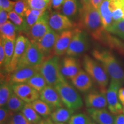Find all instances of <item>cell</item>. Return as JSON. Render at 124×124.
Masks as SVG:
<instances>
[{"instance_id":"obj_1","label":"cell","mask_w":124,"mask_h":124,"mask_svg":"<svg viewBox=\"0 0 124 124\" xmlns=\"http://www.w3.org/2000/svg\"><path fill=\"white\" fill-rule=\"evenodd\" d=\"M81 22L83 27L94 39L104 44L108 32L102 23L99 10L91 5L89 7L82 8Z\"/></svg>"},{"instance_id":"obj_2","label":"cell","mask_w":124,"mask_h":124,"mask_svg":"<svg viewBox=\"0 0 124 124\" xmlns=\"http://www.w3.org/2000/svg\"><path fill=\"white\" fill-rule=\"evenodd\" d=\"M92 55L103 66L111 80L120 83L121 86L124 85V69L110 51L107 49H94Z\"/></svg>"},{"instance_id":"obj_3","label":"cell","mask_w":124,"mask_h":124,"mask_svg":"<svg viewBox=\"0 0 124 124\" xmlns=\"http://www.w3.org/2000/svg\"><path fill=\"white\" fill-rule=\"evenodd\" d=\"M54 87L58 91L63 104L67 108L75 111L83 106V102L80 94L67 81L66 78L60 80Z\"/></svg>"},{"instance_id":"obj_4","label":"cell","mask_w":124,"mask_h":124,"mask_svg":"<svg viewBox=\"0 0 124 124\" xmlns=\"http://www.w3.org/2000/svg\"><path fill=\"white\" fill-rule=\"evenodd\" d=\"M83 66L85 71L99 86L100 90L106 93L108 84V74L100 62L90 56L85 55L83 59Z\"/></svg>"},{"instance_id":"obj_5","label":"cell","mask_w":124,"mask_h":124,"mask_svg":"<svg viewBox=\"0 0 124 124\" xmlns=\"http://www.w3.org/2000/svg\"><path fill=\"white\" fill-rule=\"evenodd\" d=\"M39 71L44 78L47 84L54 87L65 78L61 72L59 58L57 56L45 59L40 66Z\"/></svg>"},{"instance_id":"obj_6","label":"cell","mask_w":124,"mask_h":124,"mask_svg":"<svg viewBox=\"0 0 124 124\" xmlns=\"http://www.w3.org/2000/svg\"><path fill=\"white\" fill-rule=\"evenodd\" d=\"M44 60V55L39 48L36 43L29 41L27 49L18 63L17 69L28 67H39Z\"/></svg>"},{"instance_id":"obj_7","label":"cell","mask_w":124,"mask_h":124,"mask_svg":"<svg viewBox=\"0 0 124 124\" xmlns=\"http://www.w3.org/2000/svg\"><path fill=\"white\" fill-rule=\"evenodd\" d=\"M70 44L66 52L68 56L77 57L82 55L89 48V40L86 33L79 29H75Z\"/></svg>"},{"instance_id":"obj_8","label":"cell","mask_w":124,"mask_h":124,"mask_svg":"<svg viewBox=\"0 0 124 124\" xmlns=\"http://www.w3.org/2000/svg\"><path fill=\"white\" fill-rule=\"evenodd\" d=\"M121 86L120 83L111 80L108 88L106 90V100L109 111L114 115H118L123 113L122 108L118 97V91Z\"/></svg>"},{"instance_id":"obj_9","label":"cell","mask_w":124,"mask_h":124,"mask_svg":"<svg viewBox=\"0 0 124 124\" xmlns=\"http://www.w3.org/2000/svg\"><path fill=\"white\" fill-rule=\"evenodd\" d=\"M49 15L48 12H45L27 33V38L31 42H38L50 29L48 24Z\"/></svg>"},{"instance_id":"obj_10","label":"cell","mask_w":124,"mask_h":124,"mask_svg":"<svg viewBox=\"0 0 124 124\" xmlns=\"http://www.w3.org/2000/svg\"><path fill=\"white\" fill-rule=\"evenodd\" d=\"M29 41L27 37L23 35H20L17 38L13 58L10 65L5 71L7 74H12L17 69L18 63L27 49Z\"/></svg>"},{"instance_id":"obj_11","label":"cell","mask_w":124,"mask_h":124,"mask_svg":"<svg viewBox=\"0 0 124 124\" xmlns=\"http://www.w3.org/2000/svg\"><path fill=\"white\" fill-rule=\"evenodd\" d=\"M56 32L51 29L36 43L39 48L44 55L45 59L51 57L54 53L56 42L59 36Z\"/></svg>"},{"instance_id":"obj_12","label":"cell","mask_w":124,"mask_h":124,"mask_svg":"<svg viewBox=\"0 0 124 124\" xmlns=\"http://www.w3.org/2000/svg\"><path fill=\"white\" fill-rule=\"evenodd\" d=\"M48 24L50 28L55 32L70 30L74 26L70 18L58 12H52L49 14Z\"/></svg>"},{"instance_id":"obj_13","label":"cell","mask_w":124,"mask_h":124,"mask_svg":"<svg viewBox=\"0 0 124 124\" xmlns=\"http://www.w3.org/2000/svg\"><path fill=\"white\" fill-rule=\"evenodd\" d=\"M13 93L26 103H31L40 98V93L27 84L12 85Z\"/></svg>"},{"instance_id":"obj_14","label":"cell","mask_w":124,"mask_h":124,"mask_svg":"<svg viewBox=\"0 0 124 124\" xmlns=\"http://www.w3.org/2000/svg\"><path fill=\"white\" fill-rule=\"evenodd\" d=\"M39 67H28L17 69L9 76L8 80L12 85L27 83L31 78L39 72Z\"/></svg>"},{"instance_id":"obj_15","label":"cell","mask_w":124,"mask_h":124,"mask_svg":"<svg viewBox=\"0 0 124 124\" xmlns=\"http://www.w3.org/2000/svg\"><path fill=\"white\" fill-rule=\"evenodd\" d=\"M88 115L97 124H115L116 116L105 108H88Z\"/></svg>"},{"instance_id":"obj_16","label":"cell","mask_w":124,"mask_h":124,"mask_svg":"<svg viewBox=\"0 0 124 124\" xmlns=\"http://www.w3.org/2000/svg\"><path fill=\"white\" fill-rule=\"evenodd\" d=\"M40 98L47 103L53 110L62 107L63 105L55 88L48 85L40 93Z\"/></svg>"},{"instance_id":"obj_17","label":"cell","mask_w":124,"mask_h":124,"mask_svg":"<svg viewBox=\"0 0 124 124\" xmlns=\"http://www.w3.org/2000/svg\"><path fill=\"white\" fill-rule=\"evenodd\" d=\"M61 72L66 78L71 79L81 70L79 61L75 57L67 56L63 59L60 64Z\"/></svg>"},{"instance_id":"obj_18","label":"cell","mask_w":124,"mask_h":124,"mask_svg":"<svg viewBox=\"0 0 124 124\" xmlns=\"http://www.w3.org/2000/svg\"><path fill=\"white\" fill-rule=\"evenodd\" d=\"M106 93L102 91H91L86 94L85 102L87 108H102L108 106Z\"/></svg>"},{"instance_id":"obj_19","label":"cell","mask_w":124,"mask_h":124,"mask_svg":"<svg viewBox=\"0 0 124 124\" xmlns=\"http://www.w3.org/2000/svg\"><path fill=\"white\" fill-rule=\"evenodd\" d=\"M75 30H67L62 32L56 42L54 54L57 56H61L66 54L72 40Z\"/></svg>"},{"instance_id":"obj_20","label":"cell","mask_w":124,"mask_h":124,"mask_svg":"<svg viewBox=\"0 0 124 124\" xmlns=\"http://www.w3.org/2000/svg\"><path fill=\"white\" fill-rule=\"evenodd\" d=\"M93 81L89 74L83 70L71 79V83L76 89L83 93L89 91L92 88Z\"/></svg>"},{"instance_id":"obj_21","label":"cell","mask_w":124,"mask_h":124,"mask_svg":"<svg viewBox=\"0 0 124 124\" xmlns=\"http://www.w3.org/2000/svg\"><path fill=\"white\" fill-rule=\"evenodd\" d=\"M74 113V110L60 107L52 111L50 117L55 123H66L69 122Z\"/></svg>"},{"instance_id":"obj_22","label":"cell","mask_w":124,"mask_h":124,"mask_svg":"<svg viewBox=\"0 0 124 124\" xmlns=\"http://www.w3.org/2000/svg\"><path fill=\"white\" fill-rule=\"evenodd\" d=\"M110 1L111 0H104L98 9L105 29L114 23L112 12L110 8Z\"/></svg>"},{"instance_id":"obj_23","label":"cell","mask_w":124,"mask_h":124,"mask_svg":"<svg viewBox=\"0 0 124 124\" xmlns=\"http://www.w3.org/2000/svg\"><path fill=\"white\" fill-rule=\"evenodd\" d=\"M13 93L12 84L8 80L1 78L0 85V107L5 106Z\"/></svg>"},{"instance_id":"obj_24","label":"cell","mask_w":124,"mask_h":124,"mask_svg":"<svg viewBox=\"0 0 124 124\" xmlns=\"http://www.w3.org/2000/svg\"><path fill=\"white\" fill-rule=\"evenodd\" d=\"M0 40H2L3 45H4L5 54V62L4 70H7L10 65V62L13 58V55L15 51L16 41H12L4 37L1 36Z\"/></svg>"},{"instance_id":"obj_25","label":"cell","mask_w":124,"mask_h":124,"mask_svg":"<svg viewBox=\"0 0 124 124\" xmlns=\"http://www.w3.org/2000/svg\"><path fill=\"white\" fill-rule=\"evenodd\" d=\"M110 8L114 23L124 20V0H111Z\"/></svg>"},{"instance_id":"obj_26","label":"cell","mask_w":124,"mask_h":124,"mask_svg":"<svg viewBox=\"0 0 124 124\" xmlns=\"http://www.w3.org/2000/svg\"><path fill=\"white\" fill-rule=\"evenodd\" d=\"M63 15L71 18L75 17L79 10L77 0H65L60 8Z\"/></svg>"},{"instance_id":"obj_27","label":"cell","mask_w":124,"mask_h":124,"mask_svg":"<svg viewBox=\"0 0 124 124\" xmlns=\"http://www.w3.org/2000/svg\"><path fill=\"white\" fill-rule=\"evenodd\" d=\"M31 105L37 113L43 118L49 117L53 110L47 103L40 99H38L32 102Z\"/></svg>"},{"instance_id":"obj_28","label":"cell","mask_w":124,"mask_h":124,"mask_svg":"<svg viewBox=\"0 0 124 124\" xmlns=\"http://www.w3.org/2000/svg\"><path fill=\"white\" fill-rule=\"evenodd\" d=\"M17 31H18L16 27L10 20L7 21L3 25L0 27L1 36L12 41H16L17 39Z\"/></svg>"},{"instance_id":"obj_29","label":"cell","mask_w":124,"mask_h":124,"mask_svg":"<svg viewBox=\"0 0 124 124\" xmlns=\"http://www.w3.org/2000/svg\"><path fill=\"white\" fill-rule=\"evenodd\" d=\"M21 112L31 124H37L42 120V117L34 109L31 103H26Z\"/></svg>"},{"instance_id":"obj_30","label":"cell","mask_w":124,"mask_h":124,"mask_svg":"<svg viewBox=\"0 0 124 124\" xmlns=\"http://www.w3.org/2000/svg\"><path fill=\"white\" fill-rule=\"evenodd\" d=\"M9 19L15 25L18 31L27 34V29L25 18L18 15L14 10H12L9 12Z\"/></svg>"},{"instance_id":"obj_31","label":"cell","mask_w":124,"mask_h":124,"mask_svg":"<svg viewBox=\"0 0 124 124\" xmlns=\"http://www.w3.org/2000/svg\"><path fill=\"white\" fill-rule=\"evenodd\" d=\"M26 103L20 99L15 93H13L9 98L6 107L13 113L20 112L24 108Z\"/></svg>"},{"instance_id":"obj_32","label":"cell","mask_w":124,"mask_h":124,"mask_svg":"<svg viewBox=\"0 0 124 124\" xmlns=\"http://www.w3.org/2000/svg\"><path fill=\"white\" fill-rule=\"evenodd\" d=\"M104 44L108 45L111 49H115L122 55H124V42L117 37L113 36L108 32Z\"/></svg>"},{"instance_id":"obj_33","label":"cell","mask_w":124,"mask_h":124,"mask_svg":"<svg viewBox=\"0 0 124 124\" xmlns=\"http://www.w3.org/2000/svg\"><path fill=\"white\" fill-rule=\"evenodd\" d=\"M27 84L29 85L31 87L40 93L48 84L43 76L40 73L39 71L34 75L27 82Z\"/></svg>"},{"instance_id":"obj_34","label":"cell","mask_w":124,"mask_h":124,"mask_svg":"<svg viewBox=\"0 0 124 124\" xmlns=\"http://www.w3.org/2000/svg\"><path fill=\"white\" fill-rule=\"evenodd\" d=\"M46 11H44V10H35V9H31L30 8L28 9L25 17L26 20V24H27V33L31 28L38 21L39 18Z\"/></svg>"},{"instance_id":"obj_35","label":"cell","mask_w":124,"mask_h":124,"mask_svg":"<svg viewBox=\"0 0 124 124\" xmlns=\"http://www.w3.org/2000/svg\"><path fill=\"white\" fill-rule=\"evenodd\" d=\"M107 32L124 40V20L113 23L106 29Z\"/></svg>"},{"instance_id":"obj_36","label":"cell","mask_w":124,"mask_h":124,"mask_svg":"<svg viewBox=\"0 0 124 124\" xmlns=\"http://www.w3.org/2000/svg\"><path fill=\"white\" fill-rule=\"evenodd\" d=\"M29 8L46 11L51 5V0H27Z\"/></svg>"},{"instance_id":"obj_37","label":"cell","mask_w":124,"mask_h":124,"mask_svg":"<svg viewBox=\"0 0 124 124\" xmlns=\"http://www.w3.org/2000/svg\"><path fill=\"white\" fill-rule=\"evenodd\" d=\"M92 120L84 113L74 114L69 121V124H91Z\"/></svg>"},{"instance_id":"obj_38","label":"cell","mask_w":124,"mask_h":124,"mask_svg":"<svg viewBox=\"0 0 124 124\" xmlns=\"http://www.w3.org/2000/svg\"><path fill=\"white\" fill-rule=\"evenodd\" d=\"M29 7L27 0H18L16 2L13 10L23 17H25Z\"/></svg>"},{"instance_id":"obj_39","label":"cell","mask_w":124,"mask_h":124,"mask_svg":"<svg viewBox=\"0 0 124 124\" xmlns=\"http://www.w3.org/2000/svg\"><path fill=\"white\" fill-rule=\"evenodd\" d=\"M8 124H31L25 117L21 111L14 113Z\"/></svg>"},{"instance_id":"obj_40","label":"cell","mask_w":124,"mask_h":124,"mask_svg":"<svg viewBox=\"0 0 124 124\" xmlns=\"http://www.w3.org/2000/svg\"><path fill=\"white\" fill-rule=\"evenodd\" d=\"M14 114L6 106L0 108V124H8L9 120Z\"/></svg>"},{"instance_id":"obj_41","label":"cell","mask_w":124,"mask_h":124,"mask_svg":"<svg viewBox=\"0 0 124 124\" xmlns=\"http://www.w3.org/2000/svg\"><path fill=\"white\" fill-rule=\"evenodd\" d=\"M16 2L12 0H0V9L4 10L7 12L13 10Z\"/></svg>"},{"instance_id":"obj_42","label":"cell","mask_w":124,"mask_h":124,"mask_svg":"<svg viewBox=\"0 0 124 124\" xmlns=\"http://www.w3.org/2000/svg\"><path fill=\"white\" fill-rule=\"evenodd\" d=\"M5 54L2 40H0V66L1 69L4 68L5 66Z\"/></svg>"},{"instance_id":"obj_43","label":"cell","mask_w":124,"mask_h":124,"mask_svg":"<svg viewBox=\"0 0 124 124\" xmlns=\"http://www.w3.org/2000/svg\"><path fill=\"white\" fill-rule=\"evenodd\" d=\"M9 13L4 10L0 9V27L4 25L5 23L8 21Z\"/></svg>"},{"instance_id":"obj_44","label":"cell","mask_w":124,"mask_h":124,"mask_svg":"<svg viewBox=\"0 0 124 124\" xmlns=\"http://www.w3.org/2000/svg\"><path fill=\"white\" fill-rule=\"evenodd\" d=\"M65 0H51V5L54 10H58L61 8Z\"/></svg>"},{"instance_id":"obj_45","label":"cell","mask_w":124,"mask_h":124,"mask_svg":"<svg viewBox=\"0 0 124 124\" xmlns=\"http://www.w3.org/2000/svg\"><path fill=\"white\" fill-rule=\"evenodd\" d=\"M115 124H124V113L116 116Z\"/></svg>"},{"instance_id":"obj_46","label":"cell","mask_w":124,"mask_h":124,"mask_svg":"<svg viewBox=\"0 0 124 124\" xmlns=\"http://www.w3.org/2000/svg\"><path fill=\"white\" fill-rule=\"evenodd\" d=\"M104 0H91V4L93 7L95 8V9H97L98 10L100 8L101 5Z\"/></svg>"},{"instance_id":"obj_47","label":"cell","mask_w":124,"mask_h":124,"mask_svg":"<svg viewBox=\"0 0 124 124\" xmlns=\"http://www.w3.org/2000/svg\"><path fill=\"white\" fill-rule=\"evenodd\" d=\"M118 97L121 104L124 106V87L120 88L119 89Z\"/></svg>"},{"instance_id":"obj_48","label":"cell","mask_w":124,"mask_h":124,"mask_svg":"<svg viewBox=\"0 0 124 124\" xmlns=\"http://www.w3.org/2000/svg\"><path fill=\"white\" fill-rule=\"evenodd\" d=\"M37 124H54V122L52 120L51 117H48L46 118H43Z\"/></svg>"},{"instance_id":"obj_49","label":"cell","mask_w":124,"mask_h":124,"mask_svg":"<svg viewBox=\"0 0 124 124\" xmlns=\"http://www.w3.org/2000/svg\"><path fill=\"white\" fill-rule=\"evenodd\" d=\"M91 0H80L82 5V8H86L91 5Z\"/></svg>"},{"instance_id":"obj_50","label":"cell","mask_w":124,"mask_h":124,"mask_svg":"<svg viewBox=\"0 0 124 124\" xmlns=\"http://www.w3.org/2000/svg\"><path fill=\"white\" fill-rule=\"evenodd\" d=\"M91 124H97L95 123V122H94V121H93L92 120V121H91Z\"/></svg>"},{"instance_id":"obj_51","label":"cell","mask_w":124,"mask_h":124,"mask_svg":"<svg viewBox=\"0 0 124 124\" xmlns=\"http://www.w3.org/2000/svg\"><path fill=\"white\" fill-rule=\"evenodd\" d=\"M55 124H66L65 123H55Z\"/></svg>"},{"instance_id":"obj_52","label":"cell","mask_w":124,"mask_h":124,"mask_svg":"<svg viewBox=\"0 0 124 124\" xmlns=\"http://www.w3.org/2000/svg\"><path fill=\"white\" fill-rule=\"evenodd\" d=\"M12 1H17L18 0H12Z\"/></svg>"},{"instance_id":"obj_53","label":"cell","mask_w":124,"mask_h":124,"mask_svg":"<svg viewBox=\"0 0 124 124\" xmlns=\"http://www.w3.org/2000/svg\"><path fill=\"white\" fill-rule=\"evenodd\" d=\"M123 113H124V109H123Z\"/></svg>"},{"instance_id":"obj_54","label":"cell","mask_w":124,"mask_h":124,"mask_svg":"<svg viewBox=\"0 0 124 124\" xmlns=\"http://www.w3.org/2000/svg\"></svg>"}]
</instances>
